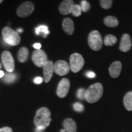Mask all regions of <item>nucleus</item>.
Masks as SVG:
<instances>
[{
  "instance_id": "obj_1",
  "label": "nucleus",
  "mask_w": 132,
  "mask_h": 132,
  "mask_svg": "<svg viewBox=\"0 0 132 132\" xmlns=\"http://www.w3.org/2000/svg\"><path fill=\"white\" fill-rule=\"evenodd\" d=\"M51 113L45 107H42L37 110L34 119V123L36 128L45 130L51 122Z\"/></svg>"
},
{
  "instance_id": "obj_2",
  "label": "nucleus",
  "mask_w": 132,
  "mask_h": 132,
  "mask_svg": "<svg viewBox=\"0 0 132 132\" xmlns=\"http://www.w3.org/2000/svg\"><path fill=\"white\" fill-rule=\"evenodd\" d=\"M103 92V86L100 83L97 82L90 86L86 90L85 100L90 103H94L101 98Z\"/></svg>"
},
{
  "instance_id": "obj_3",
  "label": "nucleus",
  "mask_w": 132,
  "mask_h": 132,
  "mask_svg": "<svg viewBox=\"0 0 132 132\" xmlns=\"http://www.w3.org/2000/svg\"><path fill=\"white\" fill-rule=\"evenodd\" d=\"M2 35L4 42L10 45H17L20 42V37L18 32L10 27H5L3 28Z\"/></svg>"
},
{
  "instance_id": "obj_4",
  "label": "nucleus",
  "mask_w": 132,
  "mask_h": 132,
  "mask_svg": "<svg viewBox=\"0 0 132 132\" xmlns=\"http://www.w3.org/2000/svg\"><path fill=\"white\" fill-rule=\"evenodd\" d=\"M88 44L90 48L94 51H98L102 47V39L101 35L97 31H92L88 37Z\"/></svg>"
},
{
  "instance_id": "obj_5",
  "label": "nucleus",
  "mask_w": 132,
  "mask_h": 132,
  "mask_svg": "<svg viewBox=\"0 0 132 132\" xmlns=\"http://www.w3.org/2000/svg\"><path fill=\"white\" fill-rule=\"evenodd\" d=\"M85 64V60L80 54L73 53L70 57V69L73 73L78 72Z\"/></svg>"
},
{
  "instance_id": "obj_6",
  "label": "nucleus",
  "mask_w": 132,
  "mask_h": 132,
  "mask_svg": "<svg viewBox=\"0 0 132 132\" xmlns=\"http://www.w3.org/2000/svg\"><path fill=\"white\" fill-rule=\"evenodd\" d=\"M1 60L5 69L9 73H12L15 69V62L11 53L8 51L3 52L1 54Z\"/></svg>"
},
{
  "instance_id": "obj_7",
  "label": "nucleus",
  "mask_w": 132,
  "mask_h": 132,
  "mask_svg": "<svg viewBox=\"0 0 132 132\" xmlns=\"http://www.w3.org/2000/svg\"><path fill=\"white\" fill-rule=\"evenodd\" d=\"M32 60L37 67H43L48 61L47 55L45 52L42 50H36L32 53Z\"/></svg>"
},
{
  "instance_id": "obj_8",
  "label": "nucleus",
  "mask_w": 132,
  "mask_h": 132,
  "mask_svg": "<svg viewBox=\"0 0 132 132\" xmlns=\"http://www.w3.org/2000/svg\"><path fill=\"white\" fill-rule=\"evenodd\" d=\"M34 10V6L30 1L23 3L17 9V15L20 17H27L32 14Z\"/></svg>"
},
{
  "instance_id": "obj_9",
  "label": "nucleus",
  "mask_w": 132,
  "mask_h": 132,
  "mask_svg": "<svg viewBox=\"0 0 132 132\" xmlns=\"http://www.w3.org/2000/svg\"><path fill=\"white\" fill-rule=\"evenodd\" d=\"M70 65L64 60L57 61L54 64V72L58 75L64 76L70 72Z\"/></svg>"
},
{
  "instance_id": "obj_10",
  "label": "nucleus",
  "mask_w": 132,
  "mask_h": 132,
  "mask_svg": "<svg viewBox=\"0 0 132 132\" xmlns=\"http://www.w3.org/2000/svg\"><path fill=\"white\" fill-rule=\"evenodd\" d=\"M70 88V81L67 78H63L59 82L57 87V95L60 98H64L68 94Z\"/></svg>"
},
{
  "instance_id": "obj_11",
  "label": "nucleus",
  "mask_w": 132,
  "mask_h": 132,
  "mask_svg": "<svg viewBox=\"0 0 132 132\" xmlns=\"http://www.w3.org/2000/svg\"><path fill=\"white\" fill-rule=\"evenodd\" d=\"M54 72V64L51 61H48L43 66L44 80L45 82H48L52 78Z\"/></svg>"
},
{
  "instance_id": "obj_12",
  "label": "nucleus",
  "mask_w": 132,
  "mask_h": 132,
  "mask_svg": "<svg viewBox=\"0 0 132 132\" xmlns=\"http://www.w3.org/2000/svg\"><path fill=\"white\" fill-rule=\"evenodd\" d=\"M132 45L131 37L128 34H124L121 38L119 49L121 52H127L131 48Z\"/></svg>"
},
{
  "instance_id": "obj_13",
  "label": "nucleus",
  "mask_w": 132,
  "mask_h": 132,
  "mask_svg": "<svg viewBox=\"0 0 132 132\" xmlns=\"http://www.w3.org/2000/svg\"><path fill=\"white\" fill-rule=\"evenodd\" d=\"M74 2L72 0H65L62 1L59 6V12L62 15H68L72 12Z\"/></svg>"
},
{
  "instance_id": "obj_14",
  "label": "nucleus",
  "mask_w": 132,
  "mask_h": 132,
  "mask_svg": "<svg viewBox=\"0 0 132 132\" xmlns=\"http://www.w3.org/2000/svg\"><path fill=\"white\" fill-rule=\"evenodd\" d=\"M122 69V64L119 61L113 62L109 69V73L112 78H116L119 76Z\"/></svg>"
},
{
  "instance_id": "obj_15",
  "label": "nucleus",
  "mask_w": 132,
  "mask_h": 132,
  "mask_svg": "<svg viewBox=\"0 0 132 132\" xmlns=\"http://www.w3.org/2000/svg\"><path fill=\"white\" fill-rule=\"evenodd\" d=\"M62 28L69 35H72L74 32V23L72 19L65 18L62 22Z\"/></svg>"
},
{
  "instance_id": "obj_16",
  "label": "nucleus",
  "mask_w": 132,
  "mask_h": 132,
  "mask_svg": "<svg viewBox=\"0 0 132 132\" xmlns=\"http://www.w3.org/2000/svg\"><path fill=\"white\" fill-rule=\"evenodd\" d=\"M63 126L65 132H77V123L72 119L68 118L64 120Z\"/></svg>"
},
{
  "instance_id": "obj_17",
  "label": "nucleus",
  "mask_w": 132,
  "mask_h": 132,
  "mask_svg": "<svg viewBox=\"0 0 132 132\" xmlns=\"http://www.w3.org/2000/svg\"><path fill=\"white\" fill-rule=\"evenodd\" d=\"M123 104L127 111H132V91L127 92L123 98Z\"/></svg>"
},
{
  "instance_id": "obj_18",
  "label": "nucleus",
  "mask_w": 132,
  "mask_h": 132,
  "mask_svg": "<svg viewBox=\"0 0 132 132\" xmlns=\"http://www.w3.org/2000/svg\"><path fill=\"white\" fill-rule=\"evenodd\" d=\"M104 23L108 27L114 28L119 24V20L115 16H108L104 19Z\"/></svg>"
},
{
  "instance_id": "obj_19",
  "label": "nucleus",
  "mask_w": 132,
  "mask_h": 132,
  "mask_svg": "<svg viewBox=\"0 0 132 132\" xmlns=\"http://www.w3.org/2000/svg\"><path fill=\"white\" fill-rule=\"evenodd\" d=\"M29 51L28 49L26 47H22L20 49L19 53H18V59L21 62H24L27 61L28 57Z\"/></svg>"
},
{
  "instance_id": "obj_20",
  "label": "nucleus",
  "mask_w": 132,
  "mask_h": 132,
  "mask_svg": "<svg viewBox=\"0 0 132 132\" xmlns=\"http://www.w3.org/2000/svg\"><path fill=\"white\" fill-rule=\"evenodd\" d=\"M36 34L37 35H42L44 36V37H46L48 34H50V32L48 29V27L45 25H41L38 26L35 29Z\"/></svg>"
},
{
  "instance_id": "obj_21",
  "label": "nucleus",
  "mask_w": 132,
  "mask_h": 132,
  "mask_svg": "<svg viewBox=\"0 0 132 132\" xmlns=\"http://www.w3.org/2000/svg\"><path fill=\"white\" fill-rule=\"evenodd\" d=\"M117 42V38L114 36L108 34L104 39V44L106 46H113Z\"/></svg>"
},
{
  "instance_id": "obj_22",
  "label": "nucleus",
  "mask_w": 132,
  "mask_h": 132,
  "mask_svg": "<svg viewBox=\"0 0 132 132\" xmlns=\"http://www.w3.org/2000/svg\"><path fill=\"white\" fill-rule=\"evenodd\" d=\"M82 12V9L81 7V6L78 4H74L73 6V8H72V14L74 16H79L81 15Z\"/></svg>"
},
{
  "instance_id": "obj_23",
  "label": "nucleus",
  "mask_w": 132,
  "mask_h": 132,
  "mask_svg": "<svg viewBox=\"0 0 132 132\" xmlns=\"http://www.w3.org/2000/svg\"><path fill=\"white\" fill-rule=\"evenodd\" d=\"M4 82H7V83H11L15 81L16 80V75L14 73H7L6 74V76L4 77Z\"/></svg>"
},
{
  "instance_id": "obj_24",
  "label": "nucleus",
  "mask_w": 132,
  "mask_h": 132,
  "mask_svg": "<svg viewBox=\"0 0 132 132\" xmlns=\"http://www.w3.org/2000/svg\"><path fill=\"white\" fill-rule=\"evenodd\" d=\"M113 4V1L111 0H101L100 1V5L102 7L105 9H110Z\"/></svg>"
},
{
  "instance_id": "obj_25",
  "label": "nucleus",
  "mask_w": 132,
  "mask_h": 132,
  "mask_svg": "<svg viewBox=\"0 0 132 132\" xmlns=\"http://www.w3.org/2000/svg\"><path fill=\"white\" fill-rule=\"evenodd\" d=\"M81 7L82 11L86 12L89 10L90 7V5L88 1L84 0V1H82L81 2Z\"/></svg>"
},
{
  "instance_id": "obj_26",
  "label": "nucleus",
  "mask_w": 132,
  "mask_h": 132,
  "mask_svg": "<svg viewBox=\"0 0 132 132\" xmlns=\"http://www.w3.org/2000/svg\"><path fill=\"white\" fill-rule=\"evenodd\" d=\"M86 95V90L84 88L79 89L77 91V96L80 100H85Z\"/></svg>"
},
{
  "instance_id": "obj_27",
  "label": "nucleus",
  "mask_w": 132,
  "mask_h": 132,
  "mask_svg": "<svg viewBox=\"0 0 132 132\" xmlns=\"http://www.w3.org/2000/svg\"><path fill=\"white\" fill-rule=\"evenodd\" d=\"M74 110L77 112H82L84 110V106L80 102H76L73 105Z\"/></svg>"
},
{
  "instance_id": "obj_28",
  "label": "nucleus",
  "mask_w": 132,
  "mask_h": 132,
  "mask_svg": "<svg viewBox=\"0 0 132 132\" xmlns=\"http://www.w3.org/2000/svg\"><path fill=\"white\" fill-rule=\"evenodd\" d=\"M86 76L89 78H94L95 77V73L92 71H87L86 73Z\"/></svg>"
},
{
  "instance_id": "obj_29",
  "label": "nucleus",
  "mask_w": 132,
  "mask_h": 132,
  "mask_svg": "<svg viewBox=\"0 0 132 132\" xmlns=\"http://www.w3.org/2000/svg\"><path fill=\"white\" fill-rule=\"evenodd\" d=\"M0 132H12V128L6 127H3L0 129Z\"/></svg>"
},
{
  "instance_id": "obj_30",
  "label": "nucleus",
  "mask_w": 132,
  "mask_h": 132,
  "mask_svg": "<svg viewBox=\"0 0 132 132\" xmlns=\"http://www.w3.org/2000/svg\"><path fill=\"white\" fill-rule=\"evenodd\" d=\"M43 79L41 78V77H36V78L34 79V81L36 84H40L41 82H42Z\"/></svg>"
},
{
  "instance_id": "obj_31",
  "label": "nucleus",
  "mask_w": 132,
  "mask_h": 132,
  "mask_svg": "<svg viewBox=\"0 0 132 132\" xmlns=\"http://www.w3.org/2000/svg\"><path fill=\"white\" fill-rule=\"evenodd\" d=\"M33 47L36 50H40L41 47V44H39V43H36L33 45Z\"/></svg>"
},
{
  "instance_id": "obj_32",
  "label": "nucleus",
  "mask_w": 132,
  "mask_h": 132,
  "mask_svg": "<svg viewBox=\"0 0 132 132\" xmlns=\"http://www.w3.org/2000/svg\"><path fill=\"white\" fill-rule=\"evenodd\" d=\"M4 72H3L2 70H0V78H3V77H4Z\"/></svg>"
},
{
  "instance_id": "obj_33",
  "label": "nucleus",
  "mask_w": 132,
  "mask_h": 132,
  "mask_svg": "<svg viewBox=\"0 0 132 132\" xmlns=\"http://www.w3.org/2000/svg\"><path fill=\"white\" fill-rule=\"evenodd\" d=\"M43 131H44V130L40 129V128H36V132H43Z\"/></svg>"
},
{
  "instance_id": "obj_34",
  "label": "nucleus",
  "mask_w": 132,
  "mask_h": 132,
  "mask_svg": "<svg viewBox=\"0 0 132 132\" xmlns=\"http://www.w3.org/2000/svg\"><path fill=\"white\" fill-rule=\"evenodd\" d=\"M23 29H21V28H19V29H17V32H23Z\"/></svg>"
},
{
  "instance_id": "obj_35",
  "label": "nucleus",
  "mask_w": 132,
  "mask_h": 132,
  "mask_svg": "<svg viewBox=\"0 0 132 132\" xmlns=\"http://www.w3.org/2000/svg\"><path fill=\"white\" fill-rule=\"evenodd\" d=\"M61 132H65V131L64 130H61Z\"/></svg>"
},
{
  "instance_id": "obj_36",
  "label": "nucleus",
  "mask_w": 132,
  "mask_h": 132,
  "mask_svg": "<svg viewBox=\"0 0 132 132\" xmlns=\"http://www.w3.org/2000/svg\"><path fill=\"white\" fill-rule=\"evenodd\" d=\"M2 2H3V1H2V0H0V4H1V3H2Z\"/></svg>"
},
{
  "instance_id": "obj_37",
  "label": "nucleus",
  "mask_w": 132,
  "mask_h": 132,
  "mask_svg": "<svg viewBox=\"0 0 132 132\" xmlns=\"http://www.w3.org/2000/svg\"><path fill=\"white\" fill-rule=\"evenodd\" d=\"M0 68H1V64H0Z\"/></svg>"
}]
</instances>
